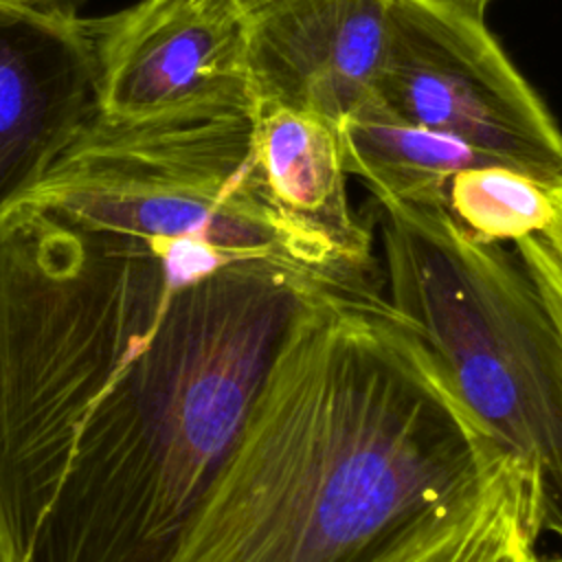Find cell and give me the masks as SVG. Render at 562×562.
<instances>
[{
    "label": "cell",
    "mask_w": 562,
    "mask_h": 562,
    "mask_svg": "<svg viewBox=\"0 0 562 562\" xmlns=\"http://www.w3.org/2000/svg\"><path fill=\"white\" fill-rule=\"evenodd\" d=\"M94 112L88 20L0 0V213L46 176Z\"/></svg>",
    "instance_id": "52a82bcc"
},
{
    "label": "cell",
    "mask_w": 562,
    "mask_h": 562,
    "mask_svg": "<svg viewBox=\"0 0 562 562\" xmlns=\"http://www.w3.org/2000/svg\"><path fill=\"white\" fill-rule=\"evenodd\" d=\"M338 138L347 173L360 178L378 204L437 209L443 184L457 171L505 165L457 138L395 116L375 94L338 123Z\"/></svg>",
    "instance_id": "30bf717a"
},
{
    "label": "cell",
    "mask_w": 562,
    "mask_h": 562,
    "mask_svg": "<svg viewBox=\"0 0 562 562\" xmlns=\"http://www.w3.org/2000/svg\"><path fill=\"white\" fill-rule=\"evenodd\" d=\"M380 241L386 299L531 481L540 533L562 542V331L518 252L415 204H380Z\"/></svg>",
    "instance_id": "3957f363"
},
{
    "label": "cell",
    "mask_w": 562,
    "mask_h": 562,
    "mask_svg": "<svg viewBox=\"0 0 562 562\" xmlns=\"http://www.w3.org/2000/svg\"><path fill=\"white\" fill-rule=\"evenodd\" d=\"M255 151L281 213L353 274L382 283L371 228L349 204L338 125L318 114L257 103Z\"/></svg>",
    "instance_id": "9c48e42d"
},
{
    "label": "cell",
    "mask_w": 562,
    "mask_h": 562,
    "mask_svg": "<svg viewBox=\"0 0 562 562\" xmlns=\"http://www.w3.org/2000/svg\"><path fill=\"white\" fill-rule=\"evenodd\" d=\"M391 0H274L244 22L257 103L334 125L375 94Z\"/></svg>",
    "instance_id": "ba28073f"
},
{
    "label": "cell",
    "mask_w": 562,
    "mask_h": 562,
    "mask_svg": "<svg viewBox=\"0 0 562 562\" xmlns=\"http://www.w3.org/2000/svg\"><path fill=\"white\" fill-rule=\"evenodd\" d=\"M439 211L476 244H516L547 231L555 217L551 187L507 165L457 171L441 191Z\"/></svg>",
    "instance_id": "7c38bea8"
},
{
    "label": "cell",
    "mask_w": 562,
    "mask_h": 562,
    "mask_svg": "<svg viewBox=\"0 0 562 562\" xmlns=\"http://www.w3.org/2000/svg\"><path fill=\"white\" fill-rule=\"evenodd\" d=\"M505 459L382 285L314 281L171 562H393Z\"/></svg>",
    "instance_id": "7a4b0ae2"
},
{
    "label": "cell",
    "mask_w": 562,
    "mask_h": 562,
    "mask_svg": "<svg viewBox=\"0 0 562 562\" xmlns=\"http://www.w3.org/2000/svg\"><path fill=\"white\" fill-rule=\"evenodd\" d=\"M551 198L555 204V217H553L551 226L547 231H542V235L547 237V241L553 246V250L562 259V182L551 189Z\"/></svg>",
    "instance_id": "2e32d148"
},
{
    "label": "cell",
    "mask_w": 562,
    "mask_h": 562,
    "mask_svg": "<svg viewBox=\"0 0 562 562\" xmlns=\"http://www.w3.org/2000/svg\"><path fill=\"white\" fill-rule=\"evenodd\" d=\"M395 116L457 138L529 178L562 182V130L485 26L457 0H391L375 81Z\"/></svg>",
    "instance_id": "5b68a950"
},
{
    "label": "cell",
    "mask_w": 562,
    "mask_h": 562,
    "mask_svg": "<svg viewBox=\"0 0 562 562\" xmlns=\"http://www.w3.org/2000/svg\"><path fill=\"white\" fill-rule=\"evenodd\" d=\"M538 536L531 481L514 459H505L472 501L393 562H522Z\"/></svg>",
    "instance_id": "8fae6325"
},
{
    "label": "cell",
    "mask_w": 562,
    "mask_h": 562,
    "mask_svg": "<svg viewBox=\"0 0 562 562\" xmlns=\"http://www.w3.org/2000/svg\"><path fill=\"white\" fill-rule=\"evenodd\" d=\"M204 11L215 18H226L235 22H246L255 13L263 11L274 0H198Z\"/></svg>",
    "instance_id": "5bb4252c"
},
{
    "label": "cell",
    "mask_w": 562,
    "mask_h": 562,
    "mask_svg": "<svg viewBox=\"0 0 562 562\" xmlns=\"http://www.w3.org/2000/svg\"><path fill=\"white\" fill-rule=\"evenodd\" d=\"M457 2H461L463 7H468V9H472V11L485 15V9H487V4H490L492 0H457Z\"/></svg>",
    "instance_id": "e0dca14e"
},
{
    "label": "cell",
    "mask_w": 562,
    "mask_h": 562,
    "mask_svg": "<svg viewBox=\"0 0 562 562\" xmlns=\"http://www.w3.org/2000/svg\"><path fill=\"white\" fill-rule=\"evenodd\" d=\"M255 110L193 108L134 123L94 112L24 198L103 231L200 241L329 283L382 285L345 268L274 204L257 162Z\"/></svg>",
    "instance_id": "277c9868"
},
{
    "label": "cell",
    "mask_w": 562,
    "mask_h": 562,
    "mask_svg": "<svg viewBox=\"0 0 562 562\" xmlns=\"http://www.w3.org/2000/svg\"><path fill=\"white\" fill-rule=\"evenodd\" d=\"M97 57V114L134 123L193 108H257L244 22L198 0H140L88 20Z\"/></svg>",
    "instance_id": "8992f818"
},
{
    "label": "cell",
    "mask_w": 562,
    "mask_h": 562,
    "mask_svg": "<svg viewBox=\"0 0 562 562\" xmlns=\"http://www.w3.org/2000/svg\"><path fill=\"white\" fill-rule=\"evenodd\" d=\"M314 281L2 211L0 562H171Z\"/></svg>",
    "instance_id": "6da1fadb"
},
{
    "label": "cell",
    "mask_w": 562,
    "mask_h": 562,
    "mask_svg": "<svg viewBox=\"0 0 562 562\" xmlns=\"http://www.w3.org/2000/svg\"><path fill=\"white\" fill-rule=\"evenodd\" d=\"M522 562H540V558L536 555V551H531V553H529V555H527Z\"/></svg>",
    "instance_id": "ac0fdd59"
},
{
    "label": "cell",
    "mask_w": 562,
    "mask_h": 562,
    "mask_svg": "<svg viewBox=\"0 0 562 562\" xmlns=\"http://www.w3.org/2000/svg\"><path fill=\"white\" fill-rule=\"evenodd\" d=\"M7 2H15L42 13L57 15V18H79V9L88 0H7Z\"/></svg>",
    "instance_id": "9a60e30c"
},
{
    "label": "cell",
    "mask_w": 562,
    "mask_h": 562,
    "mask_svg": "<svg viewBox=\"0 0 562 562\" xmlns=\"http://www.w3.org/2000/svg\"><path fill=\"white\" fill-rule=\"evenodd\" d=\"M531 281L536 283L549 314L562 331V259L542 233L522 237L514 244Z\"/></svg>",
    "instance_id": "4fadbf2b"
}]
</instances>
